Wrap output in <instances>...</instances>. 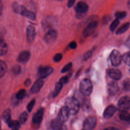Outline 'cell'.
Here are the masks:
<instances>
[{
    "mask_svg": "<svg viewBox=\"0 0 130 130\" xmlns=\"http://www.w3.org/2000/svg\"><path fill=\"white\" fill-rule=\"evenodd\" d=\"M80 105L76 98L68 97L65 100V106L68 109L70 115L76 114L80 109Z\"/></svg>",
    "mask_w": 130,
    "mask_h": 130,
    "instance_id": "obj_1",
    "label": "cell"
},
{
    "mask_svg": "<svg viewBox=\"0 0 130 130\" xmlns=\"http://www.w3.org/2000/svg\"><path fill=\"white\" fill-rule=\"evenodd\" d=\"M12 8L14 11L16 13L20 14L22 16L33 20L36 19L35 14L33 12L26 9L23 6L19 5L18 3L15 2L13 3Z\"/></svg>",
    "mask_w": 130,
    "mask_h": 130,
    "instance_id": "obj_2",
    "label": "cell"
},
{
    "mask_svg": "<svg viewBox=\"0 0 130 130\" xmlns=\"http://www.w3.org/2000/svg\"><path fill=\"white\" fill-rule=\"evenodd\" d=\"M80 91L84 96H89L92 90V85L91 82L88 79H83L80 83Z\"/></svg>",
    "mask_w": 130,
    "mask_h": 130,
    "instance_id": "obj_3",
    "label": "cell"
},
{
    "mask_svg": "<svg viewBox=\"0 0 130 130\" xmlns=\"http://www.w3.org/2000/svg\"><path fill=\"white\" fill-rule=\"evenodd\" d=\"M76 13V17L78 18H81L84 17L88 10V5L84 2H79L75 7Z\"/></svg>",
    "mask_w": 130,
    "mask_h": 130,
    "instance_id": "obj_4",
    "label": "cell"
},
{
    "mask_svg": "<svg viewBox=\"0 0 130 130\" xmlns=\"http://www.w3.org/2000/svg\"><path fill=\"white\" fill-rule=\"evenodd\" d=\"M117 107L120 111H127L130 109V98L125 96L120 98L118 102Z\"/></svg>",
    "mask_w": 130,
    "mask_h": 130,
    "instance_id": "obj_5",
    "label": "cell"
},
{
    "mask_svg": "<svg viewBox=\"0 0 130 130\" xmlns=\"http://www.w3.org/2000/svg\"><path fill=\"white\" fill-rule=\"evenodd\" d=\"M110 59L111 63L113 66H118L120 64L122 60V56L118 50H114L110 54Z\"/></svg>",
    "mask_w": 130,
    "mask_h": 130,
    "instance_id": "obj_6",
    "label": "cell"
},
{
    "mask_svg": "<svg viewBox=\"0 0 130 130\" xmlns=\"http://www.w3.org/2000/svg\"><path fill=\"white\" fill-rule=\"evenodd\" d=\"M98 25V22L96 20L91 21L84 28L83 31L84 37H87L92 35L95 31Z\"/></svg>",
    "mask_w": 130,
    "mask_h": 130,
    "instance_id": "obj_7",
    "label": "cell"
},
{
    "mask_svg": "<svg viewBox=\"0 0 130 130\" xmlns=\"http://www.w3.org/2000/svg\"><path fill=\"white\" fill-rule=\"evenodd\" d=\"M96 124V118L93 116H89L85 119L83 122L84 130H92Z\"/></svg>",
    "mask_w": 130,
    "mask_h": 130,
    "instance_id": "obj_8",
    "label": "cell"
},
{
    "mask_svg": "<svg viewBox=\"0 0 130 130\" xmlns=\"http://www.w3.org/2000/svg\"><path fill=\"white\" fill-rule=\"evenodd\" d=\"M57 32L53 29H49L44 37V41L47 43H51L54 42L57 38Z\"/></svg>",
    "mask_w": 130,
    "mask_h": 130,
    "instance_id": "obj_9",
    "label": "cell"
},
{
    "mask_svg": "<svg viewBox=\"0 0 130 130\" xmlns=\"http://www.w3.org/2000/svg\"><path fill=\"white\" fill-rule=\"evenodd\" d=\"M53 69L49 66L40 67L38 71V74L41 78H46L52 73Z\"/></svg>",
    "mask_w": 130,
    "mask_h": 130,
    "instance_id": "obj_10",
    "label": "cell"
},
{
    "mask_svg": "<svg viewBox=\"0 0 130 130\" xmlns=\"http://www.w3.org/2000/svg\"><path fill=\"white\" fill-rule=\"evenodd\" d=\"M70 115L68 109L64 106L59 110L58 115V119L62 123L66 122L69 118Z\"/></svg>",
    "mask_w": 130,
    "mask_h": 130,
    "instance_id": "obj_11",
    "label": "cell"
},
{
    "mask_svg": "<svg viewBox=\"0 0 130 130\" xmlns=\"http://www.w3.org/2000/svg\"><path fill=\"white\" fill-rule=\"evenodd\" d=\"M26 39L28 43L32 42L36 37V30L35 27L29 25L26 28Z\"/></svg>",
    "mask_w": 130,
    "mask_h": 130,
    "instance_id": "obj_12",
    "label": "cell"
},
{
    "mask_svg": "<svg viewBox=\"0 0 130 130\" xmlns=\"http://www.w3.org/2000/svg\"><path fill=\"white\" fill-rule=\"evenodd\" d=\"M107 74L111 78L115 80H119L122 77V74L121 72L117 69H109L107 71Z\"/></svg>",
    "mask_w": 130,
    "mask_h": 130,
    "instance_id": "obj_13",
    "label": "cell"
},
{
    "mask_svg": "<svg viewBox=\"0 0 130 130\" xmlns=\"http://www.w3.org/2000/svg\"><path fill=\"white\" fill-rule=\"evenodd\" d=\"M116 110V108L115 106L111 105L108 106L105 110L103 116L106 119H109L113 116Z\"/></svg>",
    "mask_w": 130,
    "mask_h": 130,
    "instance_id": "obj_14",
    "label": "cell"
},
{
    "mask_svg": "<svg viewBox=\"0 0 130 130\" xmlns=\"http://www.w3.org/2000/svg\"><path fill=\"white\" fill-rule=\"evenodd\" d=\"M108 91L110 95H114L116 94L119 90L118 85L117 82L115 81H112L108 84L107 86Z\"/></svg>",
    "mask_w": 130,
    "mask_h": 130,
    "instance_id": "obj_15",
    "label": "cell"
},
{
    "mask_svg": "<svg viewBox=\"0 0 130 130\" xmlns=\"http://www.w3.org/2000/svg\"><path fill=\"white\" fill-rule=\"evenodd\" d=\"M30 58V53L27 50H24L21 51L17 57V60L18 62L24 63L28 61Z\"/></svg>",
    "mask_w": 130,
    "mask_h": 130,
    "instance_id": "obj_16",
    "label": "cell"
},
{
    "mask_svg": "<svg viewBox=\"0 0 130 130\" xmlns=\"http://www.w3.org/2000/svg\"><path fill=\"white\" fill-rule=\"evenodd\" d=\"M44 85V81L41 79H38L37 80L35 81V82L34 83L32 86H31L30 88V92L32 93H36L38 92L42 86Z\"/></svg>",
    "mask_w": 130,
    "mask_h": 130,
    "instance_id": "obj_17",
    "label": "cell"
},
{
    "mask_svg": "<svg viewBox=\"0 0 130 130\" xmlns=\"http://www.w3.org/2000/svg\"><path fill=\"white\" fill-rule=\"evenodd\" d=\"M44 114V109L40 108L34 114L32 118V122L35 124H39L42 121Z\"/></svg>",
    "mask_w": 130,
    "mask_h": 130,
    "instance_id": "obj_18",
    "label": "cell"
},
{
    "mask_svg": "<svg viewBox=\"0 0 130 130\" xmlns=\"http://www.w3.org/2000/svg\"><path fill=\"white\" fill-rule=\"evenodd\" d=\"M50 126L53 130H62L63 123L58 119H55L52 120Z\"/></svg>",
    "mask_w": 130,
    "mask_h": 130,
    "instance_id": "obj_19",
    "label": "cell"
},
{
    "mask_svg": "<svg viewBox=\"0 0 130 130\" xmlns=\"http://www.w3.org/2000/svg\"><path fill=\"white\" fill-rule=\"evenodd\" d=\"M11 110L9 108H8L3 111L2 115V118L4 120V121L8 123L11 120Z\"/></svg>",
    "mask_w": 130,
    "mask_h": 130,
    "instance_id": "obj_20",
    "label": "cell"
},
{
    "mask_svg": "<svg viewBox=\"0 0 130 130\" xmlns=\"http://www.w3.org/2000/svg\"><path fill=\"white\" fill-rule=\"evenodd\" d=\"M119 117L122 120L130 121V114L127 111H121L119 113Z\"/></svg>",
    "mask_w": 130,
    "mask_h": 130,
    "instance_id": "obj_21",
    "label": "cell"
},
{
    "mask_svg": "<svg viewBox=\"0 0 130 130\" xmlns=\"http://www.w3.org/2000/svg\"><path fill=\"white\" fill-rule=\"evenodd\" d=\"M8 45L2 40H1L0 42V54L1 55H4L6 54L8 51Z\"/></svg>",
    "mask_w": 130,
    "mask_h": 130,
    "instance_id": "obj_22",
    "label": "cell"
},
{
    "mask_svg": "<svg viewBox=\"0 0 130 130\" xmlns=\"http://www.w3.org/2000/svg\"><path fill=\"white\" fill-rule=\"evenodd\" d=\"M129 23L128 22L125 23L121 25L117 30L116 34L117 35H120L125 32L129 28Z\"/></svg>",
    "mask_w": 130,
    "mask_h": 130,
    "instance_id": "obj_23",
    "label": "cell"
},
{
    "mask_svg": "<svg viewBox=\"0 0 130 130\" xmlns=\"http://www.w3.org/2000/svg\"><path fill=\"white\" fill-rule=\"evenodd\" d=\"M62 84L61 83H60V82H58L56 83L54 90L52 93L53 98H55L56 96L58 95V94H59V92L60 91V90L62 88Z\"/></svg>",
    "mask_w": 130,
    "mask_h": 130,
    "instance_id": "obj_24",
    "label": "cell"
},
{
    "mask_svg": "<svg viewBox=\"0 0 130 130\" xmlns=\"http://www.w3.org/2000/svg\"><path fill=\"white\" fill-rule=\"evenodd\" d=\"M0 68H1V70H0V77L2 78L3 77V76L5 74L6 71H7V65L6 64V63L3 61V60H1L0 62Z\"/></svg>",
    "mask_w": 130,
    "mask_h": 130,
    "instance_id": "obj_25",
    "label": "cell"
},
{
    "mask_svg": "<svg viewBox=\"0 0 130 130\" xmlns=\"http://www.w3.org/2000/svg\"><path fill=\"white\" fill-rule=\"evenodd\" d=\"M122 60L127 66L130 67V51L126 52L122 56Z\"/></svg>",
    "mask_w": 130,
    "mask_h": 130,
    "instance_id": "obj_26",
    "label": "cell"
},
{
    "mask_svg": "<svg viewBox=\"0 0 130 130\" xmlns=\"http://www.w3.org/2000/svg\"><path fill=\"white\" fill-rule=\"evenodd\" d=\"M122 87L125 91H130V79H125L122 82Z\"/></svg>",
    "mask_w": 130,
    "mask_h": 130,
    "instance_id": "obj_27",
    "label": "cell"
},
{
    "mask_svg": "<svg viewBox=\"0 0 130 130\" xmlns=\"http://www.w3.org/2000/svg\"><path fill=\"white\" fill-rule=\"evenodd\" d=\"M8 125L10 127L12 128H18L20 127V122L17 120H10L8 123Z\"/></svg>",
    "mask_w": 130,
    "mask_h": 130,
    "instance_id": "obj_28",
    "label": "cell"
},
{
    "mask_svg": "<svg viewBox=\"0 0 130 130\" xmlns=\"http://www.w3.org/2000/svg\"><path fill=\"white\" fill-rule=\"evenodd\" d=\"M26 95V91L24 89H21L19 90L16 94V98L18 100L23 99Z\"/></svg>",
    "mask_w": 130,
    "mask_h": 130,
    "instance_id": "obj_29",
    "label": "cell"
},
{
    "mask_svg": "<svg viewBox=\"0 0 130 130\" xmlns=\"http://www.w3.org/2000/svg\"><path fill=\"white\" fill-rule=\"evenodd\" d=\"M119 23V19H118L117 18L116 19H115L110 24V30L112 31H114L116 29V28L117 27Z\"/></svg>",
    "mask_w": 130,
    "mask_h": 130,
    "instance_id": "obj_30",
    "label": "cell"
},
{
    "mask_svg": "<svg viewBox=\"0 0 130 130\" xmlns=\"http://www.w3.org/2000/svg\"><path fill=\"white\" fill-rule=\"evenodd\" d=\"M27 118V113L26 112H22L19 117V122L21 124L25 122Z\"/></svg>",
    "mask_w": 130,
    "mask_h": 130,
    "instance_id": "obj_31",
    "label": "cell"
},
{
    "mask_svg": "<svg viewBox=\"0 0 130 130\" xmlns=\"http://www.w3.org/2000/svg\"><path fill=\"white\" fill-rule=\"evenodd\" d=\"M11 71L14 75H18L21 72V67L19 65H16L12 68Z\"/></svg>",
    "mask_w": 130,
    "mask_h": 130,
    "instance_id": "obj_32",
    "label": "cell"
},
{
    "mask_svg": "<svg viewBox=\"0 0 130 130\" xmlns=\"http://www.w3.org/2000/svg\"><path fill=\"white\" fill-rule=\"evenodd\" d=\"M126 16V13L124 11H120L117 12L115 13V16L116 17L117 19H122L124 18Z\"/></svg>",
    "mask_w": 130,
    "mask_h": 130,
    "instance_id": "obj_33",
    "label": "cell"
},
{
    "mask_svg": "<svg viewBox=\"0 0 130 130\" xmlns=\"http://www.w3.org/2000/svg\"><path fill=\"white\" fill-rule=\"evenodd\" d=\"M72 67V62H69L63 67V68L62 69V70L61 71V72L62 73L67 72L68 71H69L71 69Z\"/></svg>",
    "mask_w": 130,
    "mask_h": 130,
    "instance_id": "obj_34",
    "label": "cell"
},
{
    "mask_svg": "<svg viewBox=\"0 0 130 130\" xmlns=\"http://www.w3.org/2000/svg\"><path fill=\"white\" fill-rule=\"evenodd\" d=\"M35 99H32V100H31L30 101V102L27 104V110L28 112H31V111L32 110L34 105H35Z\"/></svg>",
    "mask_w": 130,
    "mask_h": 130,
    "instance_id": "obj_35",
    "label": "cell"
},
{
    "mask_svg": "<svg viewBox=\"0 0 130 130\" xmlns=\"http://www.w3.org/2000/svg\"><path fill=\"white\" fill-rule=\"evenodd\" d=\"M92 54V52L91 51H88L87 52H86L84 55H83V60L84 61H86L87 60H88V59H89Z\"/></svg>",
    "mask_w": 130,
    "mask_h": 130,
    "instance_id": "obj_36",
    "label": "cell"
},
{
    "mask_svg": "<svg viewBox=\"0 0 130 130\" xmlns=\"http://www.w3.org/2000/svg\"><path fill=\"white\" fill-rule=\"evenodd\" d=\"M69 77L68 76H63L60 79L59 82H60V83H61L63 85V84H66L67 83H68L69 81Z\"/></svg>",
    "mask_w": 130,
    "mask_h": 130,
    "instance_id": "obj_37",
    "label": "cell"
},
{
    "mask_svg": "<svg viewBox=\"0 0 130 130\" xmlns=\"http://www.w3.org/2000/svg\"><path fill=\"white\" fill-rule=\"evenodd\" d=\"M62 57V55L61 53H57L53 57V60L55 62H58L59 61Z\"/></svg>",
    "mask_w": 130,
    "mask_h": 130,
    "instance_id": "obj_38",
    "label": "cell"
},
{
    "mask_svg": "<svg viewBox=\"0 0 130 130\" xmlns=\"http://www.w3.org/2000/svg\"><path fill=\"white\" fill-rule=\"evenodd\" d=\"M77 45L76 42H74V41L71 42L69 44V47L71 49H75L77 47Z\"/></svg>",
    "mask_w": 130,
    "mask_h": 130,
    "instance_id": "obj_39",
    "label": "cell"
},
{
    "mask_svg": "<svg viewBox=\"0 0 130 130\" xmlns=\"http://www.w3.org/2000/svg\"><path fill=\"white\" fill-rule=\"evenodd\" d=\"M75 1L74 0H69V1H68V4H67L68 7L69 8L72 7L74 5V3H75Z\"/></svg>",
    "mask_w": 130,
    "mask_h": 130,
    "instance_id": "obj_40",
    "label": "cell"
},
{
    "mask_svg": "<svg viewBox=\"0 0 130 130\" xmlns=\"http://www.w3.org/2000/svg\"><path fill=\"white\" fill-rule=\"evenodd\" d=\"M31 83V81H30V80L29 79H27L25 80V81L24 82V85L25 86L27 87L28 86H29V85Z\"/></svg>",
    "mask_w": 130,
    "mask_h": 130,
    "instance_id": "obj_41",
    "label": "cell"
},
{
    "mask_svg": "<svg viewBox=\"0 0 130 130\" xmlns=\"http://www.w3.org/2000/svg\"><path fill=\"white\" fill-rule=\"evenodd\" d=\"M126 45L127 47H128L129 48H130V36L127 38L126 41Z\"/></svg>",
    "mask_w": 130,
    "mask_h": 130,
    "instance_id": "obj_42",
    "label": "cell"
},
{
    "mask_svg": "<svg viewBox=\"0 0 130 130\" xmlns=\"http://www.w3.org/2000/svg\"><path fill=\"white\" fill-rule=\"evenodd\" d=\"M103 130H118V129L114 127H110L106 128Z\"/></svg>",
    "mask_w": 130,
    "mask_h": 130,
    "instance_id": "obj_43",
    "label": "cell"
},
{
    "mask_svg": "<svg viewBox=\"0 0 130 130\" xmlns=\"http://www.w3.org/2000/svg\"><path fill=\"white\" fill-rule=\"evenodd\" d=\"M128 4H127V5H128V7L129 8V9H130V1H128V3H127Z\"/></svg>",
    "mask_w": 130,
    "mask_h": 130,
    "instance_id": "obj_44",
    "label": "cell"
},
{
    "mask_svg": "<svg viewBox=\"0 0 130 130\" xmlns=\"http://www.w3.org/2000/svg\"><path fill=\"white\" fill-rule=\"evenodd\" d=\"M12 130H19V129L17 128H12Z\"/></svg>",
    "mask_w": 130,
    "mask_h": 130,
    "instance_id": "obj_45",
    "label": "cell"
},
{
    "mask_svg": "<svg viewBox=\"0 0 130 130\" xmlns=\"http://www.w3.org/2000/svg\"><path fill=\"white\" fill-rule=\"evenodd\" d=\"M83 130H84V129H83Z\"/></svg>",
    "mask_w": 130,
    "mask_h": 130,
    "instance_id": "obj_46",
    "label": "cell"
}]
</instances>
